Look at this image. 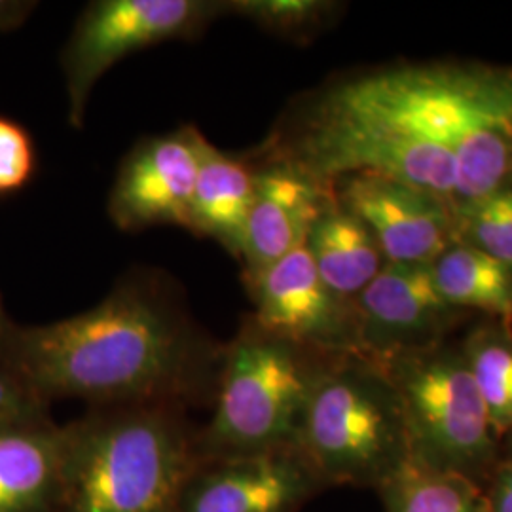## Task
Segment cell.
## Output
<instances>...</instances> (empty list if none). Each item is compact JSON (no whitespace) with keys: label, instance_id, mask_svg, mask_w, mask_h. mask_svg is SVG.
I'll return each instance as SVG.
<instances>
[{"label":"cell","instance_id":"1","mask_svg":"<svg viewBox=\"0 0 512 512\" xmlns=\"http://www.w3.org/2000/svg\"><path fill=\"white\" fill-rule=\"evenodd\" d=\"M264 160L329 186L391 177L458 217L512 181V63L401 61L346 74L294 103Z\"/></svg>","mask_w":512,"mask_h":512},{"label":"cell","instance_id":"2","mask_svg":"<svg viewBox=\"0 0 512 512\" xmlns=\"http://www.w3.org/2000/svg\"><path fill=\"white\" fill-rule=\"evenodd\" d=\"M224 344L145 281L120 285L92 310L14 325L0 361L40 403L90 406L213 403Z\"/></svg>","mask_w":512,"mask_h":512},{"label":"cell","instance_id":"3","mask_svg":"<svg viewBox=\"0 0 512 512\" xmlns=\"http://www.w3.org/2000/svg\"><path fill=\"white\" fill-rule=\"evenodd\" d=\"M198 429L179 406H90L63 425L55 512H179Z\"/></svg>","mask_w":512,"mask_h":512},{"label":"cell","instance_id":"4","mask_svg":"<svg viewBox=\"0 0 512 512\" xmlns=\"http://www.w3.org/2000/svg\"><path fill=\"white\" fill-rule=\"evenodd\" d=\"M296 448L332 488L378 492L412 461L403 404L382 363L332 355L311 389Z\"/></svg>","mask_w":512,"mask_h":512},{"label":"cell","instance_id":"5","mask_svg":"<svg viewBox=\"0 0 512 512\" xmlns=\"http://www.w3.org/2000/svg\"><path fill=\"white\" fill-rule=\"evenodd\" d=\"M330 357L249 317L222 349L213 412L198 429L200 458L296 446L311 389Z\"/></svg>","mask_w":512,"mask_h":512},{"label":"cell","instance_id":"6","mask_svg":"<svg viewBox=\"0 0 512 512\" xmlns=\"http://www.w3.org/2000/svg\"><path fill=\"white\" fill-rule=\"evenodd\" d=\"M403 404L412 461L482 490L499 435L476 389L459 338L378 361Z\"/></svg>","mask_w":512,"mask_h":512},{"label":"cell","instance_id":"7","mask_svg":"<svg viewBox=\"0 0 512 512\" xmlns=\"http://www.w3.org/2000/svg\"><path fill=\"white\" fill-rule=\"evenodd\" d=\"M228 14L209 0H97L74 25L63 52L69 122L82 128L95 84L126 55L167 40H190Z\"/></svg>","mask_w":512,"mask_h":512},{"label":"cell","instance_id":"8","mask_svg":"<svg viewBox=\"0 0 512 512\" xmlns=\"http://www.w3.org/2000/svg\"><path fill=\"white\" fill-rule=\"evenodd\" d=\"M245 283L260 327L319 353H361L355 302L330 291L306 245Z\"/></svg>","mask_w":512,"mask_h":512},{"label":"cell","instance_id":"9","mask_svg":"<svg viewBox=\"0 0 512 512\" xmlns=\"http://www.w3.org/2000/svg\"><path fill=\"white\" fill-rule=\"evenodd\" d=\"M359 351L384 361L404 351L454 338L475 315L458 310L440 294L431 264H385L355 298Z\"/></svg>","mask_w":512,"mask_h":512},{"label":"cell","instance_id":"10","mask_svg":"<svg viewBox=\"0 0 512 512\" xmlns=\"http://www.w3.org/2000/svg\"><path fill=\"white\" fill-rule=\"evenodd\" d=\"M323 492L325 482L296 446L200 458L186 480L179 512H300Z\"/></svg>","mask_w":512,"mask_h":512},{"label":"cell","instance_id":"11","mask_svg":"<svg viewBox=\"0 0 512 512\" xmlns=\"http://www.w3.org/2000/svg\"><path fill=\"white\" fill-rule=\"evenodd\" d=\"M332 188L336 200L365 222L389 264H431L456 241L450 207L410 184L355 173Z\"/></svg>","mask_w":512,"mask_h":512},{"label":"cell","instance_id":"12","mask_svg":"<svg viewBox=\"0 0 512 512\" xmlns=\"http://www.w3.org/2000/svg\"><path fill=\"white\" fill-rule=\"evenodd\" d=\"M203 139L188 126L133 148L110 192L112 222L122 230L158 224L188 228Z\"/></svg>","mask_w":512,"mask_h":512},{"label":"cell","instance_id":"13","mask_svg":"<svg viewBox=\"0 0 512 512\" xmlns=\"http://www.w3.org/2000/svg\"><path fill=\"white\" fill-rule=\"evenodd\" d=\"M332 198V186L296 165L277 160L256 165L255 196L239 256L245 279L304 247Z\"/></svg>","mask_w":512,"mask_h":512},{"label":"cell","instance_id":"14","mask_svg":"<svg viewBox=\"0 0 512 512\" xmlns=\"http://www.w3.org/2000/svg\"><path fill=\"white\" fill-rule=\"evenodd\" d=\"M63 425L52 418L0 427V512H55Z\"/></svg>","mask_w":512,"mask_h":512},{"label":"cell","instance_id":"15","mask_svg":"<svg viewBox=\"0 0 512 512\" xmlns=\"http://www.w3.org/2000/svg\"><path fill=\"white\" fill-rule=\"evenodd\" d=\"M255 179L256 164L230 156L203 139L186 230L215 239L232 255L241 256Z\"/></svg>","mask_w":512,"mask_h":512},{"label":"cell","instance_id":"16","mask_svg":"<svg viewBox=\"0 0 512 512\" xmlns=\"http://www.w3.org/2000/svg\"><path fill=\"white\" fill-rule=\"evenodd\" d=\"M306 247L330 291L353 302L387 264L368 226L336 196L315 220Z\"/></svg>","mask_w":512,"mask_h":512},{"label":"cell","instance_id":"17","mask_svg":"<svg viewBox=\"0 0 512 512\" xmlns=\"http://www.w3.org/2000/svg\"><path fill=\"white\" fill-rule=\"evenodd\" d=\"M431 272L454 308L512 325V272L492 256L454 241L431 262Z\"/></svg>","mask_w":512,"mask_h":512},{"label":"cell","instance_id":"18","mask_svg":"<svg viewBox=\"0 0 512 512\" xmlns=\"http://www.w3.org/2000/svg\"><path fill=\"white\" fill-rule=\"evenodd\" d=\"M495 433L512 431V325L476 317L459 338Z\"/></svg>","mask_w":512,"mask_h":512},{"label":"cell","instance_id":"19","mask_svg":"<svg viewBox=\"0 0 512 512\" xmlns=\"http://www.w3.org/2000/svg\"><path fill=\"white\" fill-rule=\"evenodd\" d=\"M376 494L384 512H490L482 490L473 482L414 461Z\"/></svg>","mask_w":512,"mask_h":512},{"label":"cell","instance_id":"20","mask_svg":"<svg viewBox=\"0 0 512 512\" xmlns=\"http://www.w3.org/2000/svg\"><path fill=\"white\" fill-rule=\"evenodd\" d=\"M456 241L492 256L512 272V181L459 213Z\"/></svg>","mask_w":512,"mask_h":512},{"label":"cell","instance_id":"21","mask_svg":"<svg viewBox=\"0 0 512 512\" xmlns=\"http://www.w3.org/2000/svg\"><path fill=\"white\" fill-rule=\"evenodd\" d=\"M228 14H238L285 38H311L329 25L340 4L325 0H234Z\"/></svg>","mask_w":512,"mask_h":512},{"label":"cell","instance_id":"22","mask_svg":"<svg viewBox=\"0 0 512 512\" xmlns=\"http://www.w3.org/2000/svg\"><path fill=\"white\" fill-rule=\"evenodd\" d=\"M35 171V147L25 128L0 116V196L29 183Z\"/></svg>","mask_w":512,"mask_h":512},{"label":"cell","instance_id":"23","mask_svg":"<svg viewBox=\"0 0 512 512\" xmlns=\"http://www.w3.org/2000/svg\"><path fill=\"white\" fill-rule=\"evenodd\" d=\"M48 418L50 406L40 403L27 385L0 361V427Z\"/></svg>","mask_w":512,"mask_h":512},{"label":"cell","instance_id":"24","mask_svg":"<svg viewBox=\"0 0 512 512\" xmlns=\"http://www.w3.org/2000/svg\"><path fill=\"white\" fill-rule=\"evenodd\" d=\"M482 494L490 512H512V431L499 439L497 456Z\"/></svg>","mask_w":512,"mask_h":512},{"label":"cell","instance_id":"25","mask_svg":"<svg viewBox=\"0 0 512 512\" xmlns=\"http://www.w3.org/2000/svg\"><path fill=\"white\" fill-rule=\"evenodd\" d=\"M35 2L23 0H0V31H12L35 10Z\"/></svg>","mask_w":512,"mask_h":512},{"label":"cell","instance_id":"26","mask_svg":"<svg viewBox=\"0 0 512 512\" xmlns=\"http://www.w3.org/2000/svg\"><path fill=\"white\" fill-rule=\"evenodd\" d=\"M12 327H14V323H10V319L6 317V311H4V306H2V298H0V353H2V349L6 346V340L10 336Z\"/></svg>","mask_w":512,"mask_h":512}]
</instances>
